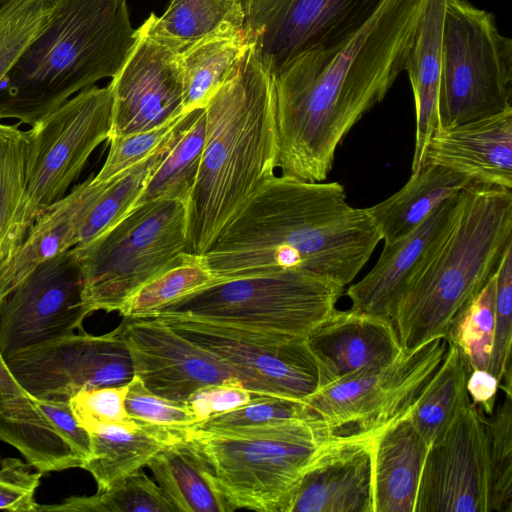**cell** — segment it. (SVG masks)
<instances>
[{
    "label": "cell",
    "instance_id": "obj_1",
    "mask_svg": "<svg viewBox=\"0 0 512 512\" xmlns=\"http://www.w3.org/2000/svg\"><path fill=\"white\" fill-rule=\"evenodd\" d=\"M428 1L385 0L345 41L305 52L274 76L276 169L281 176L326 180L337 147L404 71Z\"/></svg>",
    "mask_w": 512,
    "mask_h": 512
},
{
    "label": "cell",
    "instance_id": "obj_45",
    "mask_svg": "<svg viewBox=\"0 0 512 512\" xmlns=\"http://www.w3.org/2000/svg\"><path fill=\"white\" fill-rule=\"evenodd\" d=\"M183 115V114H182ZM151 131L108 139L110 148L95 183L109 181L149 157L173 131L181 116Z\"/></svg>",
    "mask_w": 512,
    "mask_h": 512
},
{
    "label": "cell",
    "instance_id": "obj_42",
    "mask_svg": "<svg viewBox=\"0 0 512 512\" xmlns=\"http://www.w3.org/2000/svg\"><path fill=\"white\" fill-rule=\"evenodd\" d=\"M512 244L496 269L495 324L488 371L497 377L499 389L512 394Z\"/></svg>",
    "mask_w": 512,
    "mask_h": 512
},
{
    "label": "cell",
    "instance_id": "obj_39",
    "mask_svg": "<svg viewBox=\"0 0 512 512\" xmlns=\"http://www.w3.org/2000/svg\"><path fill=\"white\" fill-rule=\"evenodd\" d=\"M55 0H12L0 11V82L40 33Z\"/></svg>",
    "mask_w": 512,
    "mask_h": 512
},
{
    "label": "cell",
    "instance_id": "obj_34",
    "mask_svg": "<svg viewBox=\"0 0 512 512\" xmlns=\"http://www.w3.org/2000/svg\"><path fill=\"white\" fill-rule=\"evenodd\" d=\"M468 375L461 354L448 343L438 369L409 411L413 425L428 446L470 398L466 389Z\"/></svg>",
    "mask_w": 512,
    "mask_h": 512
},
{
    "label": "cell",
    "instance_id": "obj_4",
    "mask_svg": "<svg viewBox=\"0 0 512 512\" xmlns=\"http://www.w3.org/2000/svg\"><path fill=\"white\" fill-rule=\"evenodd\" d=\"M136 40L127 0H55L43 29L0 82V120L32 125L113 78Z\"/></svg>",
    "mask_w": 512,
    "mask_h": 512
},
{
    "label": "cell",
    "instance_id": "obj_14",
    "mask_svg": "<svg viewBox=\"0 0 512 512\" xmlns=\"http://www.w3.org/2000/svg\"><path fill=\"white\" fill-rule=\"evenodd\" d=\"M385 0H258L245 8L244 30L275 76L299 55L333 48L360 29Z\"/></svg>",
    "mask_w": 512,
    "mask_h": 512
},
{
    "label": "cell",
    "instance_id": "obj_44",
    "mask_svg": "<svg viewBox=\"0 0 512 512\" xmlns=\"http://www.w3.org/2000/svg\"><path fill=\"white\" fill-rule=\"evenodd\" d=\"M125 408L128 415L139 424L170 429L189 428L197 424L186 403L153 394L135 376L127 384Z\"/></svg>",
    "mask_w": 512,
    "mask_h": 512
},
{
    "label": "cell",
    "instance_id": "obj_10",
    "mask_svg": "<svg viewBox=\"0 0 512 512\" xmlns=\"http://www.w3.org/2000/svg\"><path fill=\"white\" fill-rule=\"evenodd\" d=\"M112 111L109 85H93L38 119L26 131L25 224L28 230L39 215L66 195L92 152L108 140Z\"/></svg>",
    "mask_w": 512,
    "mask_h": 512
},
{
    "label": "cell",
    "instance_id": "obj_28",
    "mask_svg": "<svg viewBox=\"0 0 512 512\" xmlns=\"http://www.w3.org/2000/svg\"><path fill=\"white\" fill-rule=\"evenodd\" d=\"M473 182L445 166L425 162L407 183L384 201L366 208L384 243L411 233L445 199Z\"/></svg>",
    "mask_w": 512,
    "mask_h": 512
},
{
    "label": "cell",
    "instance_id": "obj_32",
    "mask_svg": "<svg viewBox=\"0 0 512 512\" xmlns=\"http://www.w3.org/2000/svg\"><path fill=\"white\" fill-rule=\"evenodd\" d=\"M205 132V109L186 112L170 150L147 181L129 212L158 199L188 202L199 169Z\"/></svg>",
    "mask_w": 512,
    "mask_h": 512
},
{
    "label": "cell",
    "instance_id": "obj_33",
    "mask_svg": "<svg viewBox=\"0 0 512 512\" xmlns=\"http://www.w3.org/2000/svg\"><path fill=\"white\" fill-rule=\"evenodd\" d=\"M245 30L204 39L179 54L185 112L204 108L250 46Z\"/></svg>",
    "mask_w": 512,
    "mask_h": 512
},
{
    "label": "cell",
    "instance_id": "obj_35",
    "mask_svg": "<svg viewBox=\"0 0 512 512\" xmlns=\"http://www.w3.org/2000/svg\"><path fill=\"white\" fill-rule=\"evenodd\" d=\"M185 113L169 136L149 157L111 179L87 215L75 246L89 243L130 211L147 181L170 150Z\"/></svg>",
    "mask_w": 512,
    "mask_h": 512
},
{
    "label": "cell",
    "instance_id": "obj_30",
    "mask_svg": "<svg viewBox=\"0 0 512 512\" xmlns=\"http://www.w3.org/2000/svg\"><path fill=\"white\" fill-rule=\"evenodd\" d=\"M245 10L229 0H172L161 16L152 13L138 28L181 53L198 42L244 30Z\"/></svg>",
    "mask_w": 512,
    "mask_h": 512
},
{
    "label": "cell",
    "instance_id": "obj_21",
    "mask_svg": "<svg viewBox=\"0 0 512 512\" xmlns=\"http://www.w3.org/2000/svg\"><path fill=\"white\" fill-rule=\"evenodd\" d=\"M323 388L395 362L404 350L391 319L352 309L334 310L308 336Z\"/></svg>",
    "mask_w": 512,
    "mask_h": 512
},
{
    "label": "cell",
    "instance_id": "obj_41",
    "mask_svg": "<svg viewBox=\"0 0 512 512\" xmlns=\"http://www.w3.org/2000/svg\"><path fill=\"white\" fill-rule=\"evenodd\" d=\"M309 418L317 417L312 414L305 401L257 395L235 410L215 415L192 427L211 432H229Z\"/></svg>",
    "mask_w": 512,
    "mask_h": 512
},
{
    "label": "cell",
    "instance_id": "obj_15",
    "mask_svg": "<svg viewBox=\"0 0 512 512\" xmlns=\"http://www.w3.org/2000/svg\"><path fill=\"white\" fill-rule=\"evenodd\" d=\"M488 417L469 398L428 446L414 512H491Z\"/></svg>",
    "mask_w": 512,
    "mask_h": 512
},
{
    "label": "cell",
    "instance_id": "obj_36",
    "mask_svg": "<svg viewBox=\"0 0 512 512\" xmlns=\"http://www.w3.org/2000/svg\"><path fill=\"white\" fill-rule=\"evenodd\" d=\"M212 283L214 278L203 257L183 252L167 269L137 290L118 313L123 317H146Z\"/></svg>",
    "mask_w": 512,
    "mask_h": 512
},
{
    "label": "cell",
    "instance_id": "obj_7",
    "mask_svg": "<svg viewBox=\"0 0 512 512\" xmlns=\"http://www.w3.org/2000/svg\"><path fill=\"white\" fill-rule=\"evenodd\" d=\"M89 314L119 312L126 301L187 252V203L158 199L125 215L83 246L72 248Z\"/></svg>",
    "mask_w": 512,
    "mask_h": 512
},
{
    "label": "cell",
    "instance_id": "obj_26",
    "mask_svg": "<svg viewBox=\"0 0 512 512\" xmlns=\"http://www.w3.org/2000/svg\"><path fill=\"white\" fill-rule=\"evenodd\" d=\"M446 1H428L405 61L404 70L411 82L416 117L412 173L422 166L426 146L440 128L438 98Z\"/></svg>",
    "mask_w": 512,
    "mask_h": 512
},
{
    "label": "cell",
    "instance_id": "obj_40",
    "mask_svg": "<svg viewBox=\"0 0 512 512\" xmlns=\"http://www.w3.org/2000/svg\"><path fill=\"white\" fill-rule=\"evenodd\" d=\"M491 512H512V394L504 393L488 417Z\"/></svg>",
    "mask_w": 512,
    "mask_h": 512
},
{
    "label": "cell",
    "instance_id": "obj_11",
    "mask_svg": "<svg viewBox=\"0 0 512 512\" xmlns=\"http://www.w3.org/2000/svg\"><path fill=\"white\" fill-rule=\"evenodd\" d=\"M150 317L214 355L252 393L304 401L323 388L322 371L307 338L175 315Z\"/></svg>",
    "mask_w": 512,
    "mask_h": 512
},
{
    "label": "cell",
    "instance_id": "obj_43",
    "mask_svg": "<svg viewBox=\"0 0 512 512\" xmlns=\"http://www.w3.org/2000/svg\"><path fill=\"white\" fill-rule=\"evenodd\" d=\"M127 385L81 390L69 399L78 424L88 433L100 425L117 424L135 429L138 423L127 413Z\"/></svg>",
    "mask_w": 512,
    "mask_h": 512
},
{
    "label": "cell",
    "instance_id": "obj_9",
    "mask_svg": "<svg viewBox=\"0 0 512 512\" xmlns=\"http://www.w3.org/2000/svg\"><path fill=\"white\" fill-rule=\"evenodd\" d=\"M512 110V40L495 16L467 0H447L438 98L440 128Z\"/></svg>",
    "mask_w": 512,
    "mask_h": 512
},
{
    "label": "cell",
    "instance_id": "obj_13",
    "mask_svg": "<svg viewBox=\"0 0 512 512\" xmlns=\"http://www.w3.org/2000/svg\"><path fill=\"white\" fill-rule=\"evenodd\" d=\"M20 386L35 399L69 400L81 390L127 385L134 377L129 349L119 328L77 333L3 357Z\"/></svg>",
    "mask_w": 512,
    "mask_h": 512
},
{
    "label": "cell",
    "instance_id": "obj_50",
    "mask_svg": "<svg viewBox=\"0 0 512 512\" xmlns=\"http://www.w3.org/2000/svg\"><path fill=\"white\" fill-rule=\"evenodd\" d=\"M12 0H0V11L6 7Z\"/></svg>",
    "mask_w": 512,
    "mask_h": 512
},
{
    "label": "cell",
    "instance_id": "obj_38",
    "mask_svg": "<svg viewBox=\"0 0 512 512\" xmlns=\"http://www.w3.org/2000/svg\"><path fill=\"white\" fill-rule=\"evenodd\" d=\"M495 294L496 271L445 337L459 351L469 373L489 368L494 338Z\"/></svg>",
    "mask_w": 512,
    "mask_h": 512
},
{
    "label": "cell",
    "instance_id": "obj_29",
    "mask_svg": "<svg viewBox=\"0 0 512 512\" xmlns=\"http://www.w3.org/2000/svg\"><path fill=\"white\" fill-rule=\"evenodd\" d=\"M146 466L177 511H234L215 485L207 462L185 433L159 451Z\"/></svg>",
    "mask_w": 512,
    "mask_h": 512
},
{
    "label": "cell",
    "instance_id": "obj_20",
    "mask_svg": "<svg viewBox=\"0 0 512 512\" xmlns=\"http://www.w3.org/2000/svg\"><path fill=\"white\" fill-rule=\"evenodd\" d=\"M462 199L463 190L442 201L411 233L384 243L373 268L347 289L350 309L392 320L405 290L453 224Z\"/></svg>",
    "mask_w": 512,
    "mask_h": 512
},
{
    "label": "cell",
    "instance_id": "obj_22",
    "mask_svg": "<svg viewBox=\"0 0 512 512\" xmlns=\"http://www.w3.org/2000/svg\"><path fill=\"white\" fill-rule=\"evenodd\" d=\"M445 166L473 183L512 188V110L449 128L430 138L423 163Z\"/></svg>",
    "mask_w": 512,
    "mask_h": 512
},
{
    "label": "cell",
    "instance_id": "obj_49",
    "mask_svg": "<svg viewBox=\"0 0 512 512\" xmlns=\"http://www.w3.org/2000/svg\"><path fill=\"white\" fill-rule=\"evenodd\" d=\"M499 386L497 377L485 369L472 370L466 381V389L471 401L487 417L491 416L495 409Z\"/></svg>",
    "mask_w": 512,
    "mask_h": 512
},
{
    "label": "cell",
    "instance_id": "obj_2",
    "mask_svg": "<svg viewBox=\"0 0 512 512\" xmlns=\"http://www.w3.org/2000/svg\"><path fill=\"white\" fill-rule=\"evenodd\" d=\"M380 232L338 182L274 175L202 255L214 282L296 270L342 287L365 266Z\"/></svg>",
    "mask_w": 512,
    "mask_h": 512
},
{
    "label": "cell",
    "instance_id": "obj_17",
    "mask_svg": "<svg viewBox=\"0 0 512 512\" xmlns=\"http://www.w3.org/2000/svg\"><path fill=\"white\" fill-rule=\"evenodd\" d=\"M179 54L137 29V40L111 78L113 96L109 138L162 127L184 113Z\"/></svg>",
    "mask_w": 512,
    "mask_h": 512
},
{
    "label": "cell",
    "instance_id": "obj_6",
    "mask_svg": "<svg viewBox=\"0 0 512 512\" xmlns=\"http://www.w3.org/2000/svg\"><path fill=\"white\" fill-rule=\"evenodd\" d=\"M336 434L319 418L229 432L185 428L234 511L289 512L304 473Z\"/></svg>",
    "mask_w": 512,
    "mask_h": 512
},
{
    "label": "cell",
    "instance_id": "obj_23",
    "mask_svg": "<svg viewBox=\"0 0 512 512\" xmlns=\"http://www.w3.org/2000/svg\"><path fill=\"white\" fill-rule=\"evenodd\" d=\"M0 441L44 473L82 468L83 460L17 382L0 353Z\"/></svg>",
    "mask_w": 512,
    "mask_h": 512
},
{
    "label": "cell",
    "instance_id": "obj_31",
    "mask_svg": "<svg viewBox=\"0 0 512 512\" xmlns=\"http://www.w3.org/2000/svg\"><path fill=\"white\" fill-rule=\"evenodd\" d=\"M19 126L0 122V272L28 232L25 224L28 138Z\"/></svg>",
    "mask_w": 512,
    "mask_h": 512
},
{
    "label": "cell",
    "instance_id": "obj_16",
    "mask_svg": "<svg viewBox=\"0 0 512 512\" xmlns=\"http://www.w3.org/2000/svg\"><path fill=\"white\" fill-rule=\"evenodd\" d=\"M82 291V272L72 248L39 264L0 301L1 355L81 328L90 315Z\"/></svg>",
    "mask_w": 512,
    "mask_h": 512
},
{
    "label": "cell",
    "instance_id": "obj_5",
    "mask_svg": "<svg viewBox=\"0 0 512 512\" xmlns=\"http://www.w3.org/2000/svg\"><path fill=\"white\" fill-rule=\"evenodd\" d=\"M510 244L511 189L472 183L453 224L396 306L392 321L402 349L445 338Z\"/></svg>",
    "mask_w": 512,
    "mask_h": 512
},
{
    "label": "cell",
    "instance_id": "obj_27",
    "mask_svg": "<svg viewBox=\"0 0 512 512\" xmlns=\"http://www.w3.org/2000/svg\"><path fill=\"white\" fill-rule=\"evenodd\" d=\"M185 428L170 429L139 424L130 429L117 424L96 427L90 453L82 468L94 478L99 492L106 491L140 470L163 448L184 437Z\"/></svg>",
    "mask_w": 512,
    "mask_h": 512
},
{
    "label": "cell",
    "instance_id": "obj_46",
    "mask_svg": "<svg viewBox=\"0 0 512 512\" xmlns=\"http://www.w3.org/2000/svg\"><path fill=\"white\" fill-rule=\"evenodd\" d=\"M31 467L28 462L15 457L0 460V510L39 511L35 494L43 473L33 472Z\"/></svg>",
    "mask_w": 512,
    "mask_h": 512
},
{
    "label": "cell",
    "instance_id": "obj_8",
    "mask_svg": "<svg viewBox=\"0 0 512 512\" xmlns=\"http://www.w3.org/2000/svg\"><path fill=\"white\" fill-rule=\"evenodd\" d=\"M344 287L296 270L214 282L154 311L294 338L335 309Z\"/></svg>",
    "mask_w": 512,
    "mask_h": 512
},
{
    "label": "cell",
    "instance_id": "obj_18",
    "mask_svg": "<svg viewBox=\"0 0 512 512\" xmlns=\"http://www.w3.org/2000/svg\"><path fill=\"white\" fill-rule=\"evenodd\" d=\"M118 328L134 376L155 395L186 403L202 387L236 379L214 355L156 317H123Z\"/></svg>",
    "mask_w": 512,
    "mask_h": 512
},
{
    "label": "cell",
    "instance_id": "obj_24",
    "mask_svg": "<svg viewBox=\"0 0 512 512\" xmlns=\"http://www.w3.org/2000/svg\"><path fill=\"white\" fill-rule=\"evenodd\" d=\"M93 177L90 175L35 219L18 251L0 272V301L39 264L77 244L87 215L111 181L95 183Z\"/></svg>",
    "mask_w": 512,
    "mask_h": 512
},
{
    "label": "cell",
    "instance_id": "obj_12",
    "mask_svg": "<svg viewBox=\"0 0 512 512\" xmlns=\"http://www.w3.org/2000/svg\"><path fill=\"white\" fill-rule=\"evenodd\" d=\"M447 341L437 337L408 350L392 364L332 383L305 403L337 433L377 431L406 415L438 369Z\"/></svg>",
    "mask_w": 512,
    "mask_h": 512
},
{
    "label": "cell",
    "instance_id": "obj_19",
    "mask_svg": "<svg viewBox=\"0 0 512 512\" xmlns=\"http://www.w3.org/2000/svg\"><path fill=\"white\" fill-rule=\"evenodd\" d=\"M377 431L336 434L304 473L289 512H374L372 443Z\"/></svg>",
    "mask_w": 512,
    "mask_h": 512
},
{
    "label": "cell",
    "instance_id": "obj_37",
    "mask_svg": "<svg viewBox=\"0 0 512 512\" xmlns=\"http://www.w3.org/2000/svg\"><path fill=\"white\" fill-rule=\"evenodd\" d=\"M39 511L177 512L163 491L138 470L110 489L92 496H71L58 504L40 505Z\"/></svg>",
    "mask_w": 512,
    "mask_h": 512
},
{
    "label": "cell",
    "instance_id": "obj_3",
    "mask_svg": "<svg viewBox=\"0 0 512 512\" xmlns=\"http://www.w3.org/2000/svg\"><path fill=\"white\" fill-rule=\"evenodd\" d=\"M274 76L252 43L205 109L206 132L187 202V252L204 255L275 174Z\"/></svg>",
    "mask_w": 512,
    "mask_h": 512
},
{
    "label": "cell",
    "instance_id": "obj_51",
    "mask_svg": "<svg viewBox=\"0 0 512 512\" xmlns=\"http://www.w3.org/2000/svg\"><path fill=\"white\" fill-rule=\"evenodd\" d=\"M258 0H244L243 2V8L245 10V8H247L249 5H251L252 3L256 2Z\"/></svg>",
    "mask_w": 512,
    "mask_h": 512
},
{
    "label": "cell",
    "instance_id": "obj_48",
    "mask_svg": "<svg viewBox=\"0 0 512 512\" xmlns=\"http://www.w3.org/2000/svg\"><path fill=\"white\" fill-rule=\"evenodd\" d=\"M50 422L67 439L74 452L83 460L90 453V436L77 422L69 400L35 399Z\"/></svg>",
    "mask_w": 512,
    "mask_h": 512
},
{
    "label": "cell",
    "instance_id": "obj_52",
    "mask_svg": "<svg viewBox=\"0 0 512 512\" xmlns=\"http://www.w3.org/2000/svg\"><path fill=\"white\" fill-rule=\"evenodd\" d=\"M229 1L236 2V3H240V4H242V5H243V2H244V0H229Z\"/></svg>",
    "mask_w": 512,
    "mask_h": 512
},
{
    "label": "cell",
    "instance_id": "obj_47",
    "mask_svg": "<svg viewBox=\"0 0 512 512\" xmlns=\"http://www.w3.org/2000/svg\"><path fill=\"white\" fill-rule=\"evenodd\" d=\"M258 394L243 388L237 379L202 387L186 401L197 423L249 403Z\"/></svg>",
    "mask_w": 512,
    "mask_h": 512
},
{
    "label": "cell",
    "instance_id": "obj_25",
    "mask_svg": "<svg viewBox=\"0 0 512 512\" xmlns=\"http://www.w3.org/2000/svg\"><path fill=\"white\" fill-rule=\"evenodd\" d=\"M427 449L409 412L376 432L372 443L374 512H414Z\"/></svg>",
    "mask_w": 512,
    "mask_h": 512
}]
</instances>
